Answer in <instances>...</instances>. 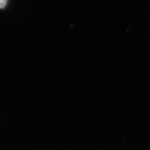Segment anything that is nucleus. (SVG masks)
I'll list each match as a JSON object with an SVG mask.
<instances>
[{
	"instance_id": "1",
	"label": "nucleus",
	"mask_w": 150,
	"mask_h": 150,
	"mask_svg": "<svg viewBox=\"0 0 150 150\" xmlns=\"http://www.w3.org/2000/svg\"><path fill=\"white\" fill-rule=\"evenodd\" d=\"M8 0H0V8H3L6 7Z\"/></svg>"
}]
</instances>
